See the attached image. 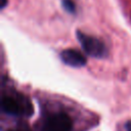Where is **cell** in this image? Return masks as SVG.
<instances>
[{
    "mask_svg": "<svg viewBox=\"0 0 131 131\" xmlns=\"http://www.w3.org/2000/svg\"><path fill=\"white\" fill-rule=\"evenodd\" d=\"M2 111L11 116H30L33 113L31 102L24 96L5 95L1 100Z\"/></svg>",
    "mask_w": 131,
    "mask_h": 131,
    "instance_id": "cell-1",
    "label": "cell"
},
{
    "mask_svg": "<svg viewBox=\"0 0 131 131\" xmlns=\"http://www.w3.org/2000/svg\"><path fill=\"white\" fill-rule=\"evenodd\" d=\"M77 37L83 50L88 55H91L97 58H101L106 55V47L100 40L92 36H88L80 31L77 32Z\"/></svg>",
    "mask_w": 131,
    "mask_h": 131,
    "instance_id": "cell-2",
    "label": "cell"
},
{
    "mask_svg": "<svg viewBox=\"0 0 131 131\" xmlns=\"http://www.w3.org/2000/svg\"><path fill=\"white\" fill-rule=\"evenodd\" d=\"M72 127V120L67 114L56 113L45 119L41 131H71Z\"/></svg>",
    "mask_w": 131,
    "mask_h": 131,
    "instance_id": "cell-3",
    "label": "cell"
},
{
    "mask_svg": "<svg viewBox=\"0 0 131 131\" xmlns=\"http://www.w3.org/2000/svg\"><path fill=\"white\" fill-rule=\"evenodd\" d=\"M61 60L71 67H83L86 63V57L76 49H66L60 53Z\"/></svg>",
    "mask_w": 131,
    "mask_h": 131,
    "instance_id": "cell-4",
    "label": "cell"
},
{
    "mask_svg": "<svg viewBox=\"0 0 131 131\" xmlns=\"http://www.w3.org/2000/svg\"><path fill=\"white\" fill-rule=\"evenodd\" d=\"M61 2H62L63 8H64L67 11H69V12H71V13H74V12H75V10H76V5H75V3H74L72 0H62Z\"/></svg>",
    "mask_w": 131,
    "mask_h": 131,
    "instance_id": "cell-5",
    "label": "cell"
},
{
    "mask_svg": "<svg viewBox=\"0 0 131 131\" xmlns=\"http://www.w3.org/2000/svg\"><path fill=\"white\" fill-rule=\"evenodd\" d=\"M125 128H126L127 131H131V121H129L125 124Z\"/></svg>",
    "mask_w": 131,
    "mask_h": 131,
    "instance_id": "cell-6",
    "label": "cell"
},
{
    "mask_svg": "<svg viewBox=\"0 0 131 131\" xmlns=\"http://www.w3.org/2000/svg\"><path fill=\"white\" fill-rule=\"evenodd\" d=\"M7 3V0H1V8H4Z\"/></svg>",
    "mask_w": 131,
    "mask_h": 131,
    "instance_id": "cell-7",
    "label": "cell"
},
{
    "mask_svg": "<svg viewBox=\"0 0 131 131\" xmlns=\"http://www.w3.org/2000/svg\"><path fill=\"white\" fill-rule=\"evenodd\" d=\"M7 131H29V130H18V129H15V130H7Z\"/></svg>",
    "mask_w": 131,
    "mask_h": 131,
    "instance_id": "cell-8",
    "label": "cell"
}]
</instances>
